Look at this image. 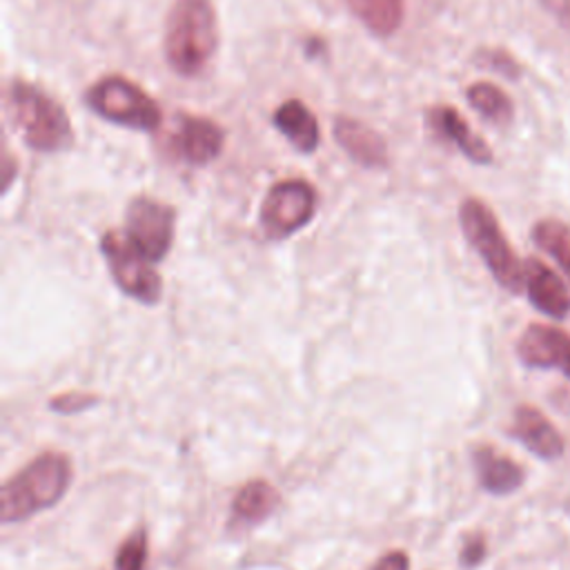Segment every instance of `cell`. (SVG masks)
Returning <instances> with one entry per match:
<instances>
[{
	"instance_id": "17",
	"label": "cell",
	"mask_w": 570,
	"mask_h": 570,
	"mask_svg": "<svg viewBox=\"0 0 570 570\" xmlns=\"http://www.w3.org/2000/svg\"><path fill=\"white\" fill-rule=\"evenodd\" d=\"M274 125L298 151L312 154L318 147V122L301 100H285L274 111Z\"/></svg>"
},
{
	"instance_id": "26",
	"label": "cell",
	"mask_w": 570,
	"mask_h": 570,
	"mask_svg": "<svg viewBox=\"0 0 570 570\" xmlns=\"http://www.w3.org/2000/svg\"><path fill=\"white\" fill-rule=\"evenodd\" d=\"M541 4L554 13L561 22L570 24V0H541Z\"/></svg>"
},
{
	"instance_id": "1",
	"label": "cell",
	"mask_w": 570,
	"mask_h": 570,
	"mask_svg": "<svg viewBox=\"0 0 570 570\" xmlns=\"http://www.w3.org/2000/svg\"><path fill=\"white\" fill-rule=\"evenodd\" d=\"M71 483V463L62 452H45L29 461L0 490V517L4 523L24 521L56 505Z\"/></svg>"
},
{
	"instance_id": "11",
	"label": "cell",
	"mask_w": 570,
	"mask_h": 570,
	"mask_svg": "<svg viewBox=\"0 0 570 570\" xmlns=\"http://www.w3.org/2000/svg\"><path fill=\"white\" fill-rule=\"evenodd\" d=\"M523 289L530 303L550 318H566L570 314V289L561 276L539 261L537 256L525 258L523 263Z\"/></svg>"
},
{
	"instance_id": "9",
	"label": "cell",
	"mask_w": 570,
	"mask_h": 570,
	"mask_svg": "<svg viewBox=\"0 0 570 570\" xmlns=\"http://www.w3.org/2000/svg\"><path fill=\"white\" fill-rule=\"evenodd\" d=\"M517 356L528 367H552L570 379V334L554 325H528L517 341Z\"/></svg>"
},
{
	"instance_id": "4",
	"label": "cell",
	"mask_w": 570,
	"mask_h": 570,
	"mask_svg": "<svg viewBox=\"0 0 570 570\" xmlns=\"http://www.w3.org/2000/svg\"><path fill=\"white\" fill-rule=\"evenodd\" d=\"M9 109L22 140L36 151H62L71 145L73 131L60 102L40 87L13 80L9 87Z\"/></svg>"
},
{
	"instance_id": "5",
	"label": "cell",
	"mask_w": 570,
	"mask_h": 570,
	"mask_svg": "<svg viewBox=\"0 0 570 570\" xmlns=\"http://www.w3.org/2000/svg\"><path fill=\"white\" fill-rule=\"evenodd\" d=\"M87 105L100 118L129 129L154 131L160 125V109L154 98L120 76L100 78L87 91Z\"/></svg>"
},
{
	"instance_id": "2",
	"label": "cell",
	"mask_w": 570,
	"mask_h": 570,
	"mask_svg": "<svg viewBox=\"0 0 570 570\" xmlns=\"http://www.w3.org/2000/svg\"><path fill=\"white\" fill-rule=\"evenodd\" d=\"M218 45L216 13L209 0H176L165 24V58L180 76H196Z\"/></svg>"
},
{
	"instance_id": "7",
	"label": "cell",
	"mask_w": 570,
	"mask_h": 570,
	"mask_svg": "<svg viewBox=\"0 0 570 570\" xmlns=\"http://www.w3.org/2000/svg\"><path fill=\"white\" fill-rule=\"evenodd\" d=\"M314 212H316L314 187L307 180L289 178L269 187V191L263 198L258 220L265 236L272 240H278L294 234L303 225H307Z\"/></svg>"
},
{
	"instance_id": "15",
	"label": "cell",
	"mask_w": 570,
	"mask_h": 570,
	"mask_svg": "<svg viewBox=\"0 0 570 570\" xmlns=\"http://www.w3.org/2000/svg\"><path fill=\"white\" fill-rule=\"evenodd\" d=\"M428 120L441 138L456 145L472 163L476 165L492 163L490 145L470 129V125L461 118V114L454 107H448V105L432 107L428 114Z\"/></svg>"
},
{
	"instance_id": "3",
	"label": "cell",
	"mask_w": 570,
	"mask_h": 570,
	"mask_svg": "<svg viewBox=\"0 0 570 570\" xmlns=\"http://www.w3.org/2000/svg\"><path fill=\"white\" fill-rule=\"evenodd\" d=\"M461 229L481 256L494 281L510 294L523 292V265L514 249L510 247L494 212L479 198H465L459 207Z\"/></svg>"
},
{
	"instance_id": "21",
	"label": "cell",
	"mask_w": 570,
	"mask_h": 570,
	"mask_svg": "<svg viewBox=\"0 0 570 570\" xmlns=\"http://www.w3.org/2000/svg\"><path fill=\"white\" fill-rule=\"evenodd\" d=\"M147 563V532L140 528L127 541L120 543L114 568L116 570H145Z\"/></svg>"
},
{
	"instance_id": "16",
	"label": "cell",
	"mask_w": 570,
	"mask_h": 570,
	"mask_svg": "<svg viewBox=\"0 0 570 570\" xmlns=\"http://www.w3.org/2000/svg\"><path fill=\"white\" fill-rule=\"evenodd\" d=\"M278 505H281L278 490L263 479H252L234 497L232 519L240 525H256L267 517H272Z\"/></svg>"
},
{
	"instance_id": "6",
	"label": "cell",
	"mask_w": 570,
	"mask_h": 570,
	"mask_svg": "<svg viewBox=\"0 0 570 570\" xmlns=\"http://www.w3.org/2000/svg\"><path fill=\"white\" fill-rule=\"evenodd\" d=\"M100 249L105 254L109 272L116 285L120 287V292L147 305L158 303L163 292V281L149 265L151 261H147L138 252V247L129 240L125 232H116V229L105 232L100 238Z\"/></svg>"
},
{
	"instance_id": "8",
	"label": "cell",
	"mask_w": 570,
	"mask_h": 570,
	"mask_svg": "<svg viewBox=\"0 0 570 570\" xmlns=\"http://www.w3.org/2000/svg\"><path fill=\"white\" fill-rule=\"evenodd\" d=\"M125 218V234L138 252L151 263L163 261L174 240L176 212L156 198L136 196L129 203Z\"/></svg>"
},
{
	"instance_id": "23",
	"label": "cell",
	"mask_w": 570,
	"mask_h": 570,
	"mask_svg": "<svg viewBox=\"0 0 570 570\" xmlns=\"http://www.w3.org/2000/svg\"><path fill=\"white\" fill-rule=\"evenodd\" d=\"M481 58H483V65H485V67H492L494 71H499V73H503V76H508V78H517V76L521 73V69H519V65L514 62V58L508 56V53L501 51V49H488V51L481 53Z\"/></svg>"
},
{
	"instance_id": "25",
	"label": "cell",
	"mask_w": 570,
	"mask_h": 570,
	"mask_svg": "<svg viewBox=\"0 0 570 570\" xmlns=\"http://www.w3.org/2000/svg\"><path fill=\"white\" fill-rule=\"evenodd\" d=\"M372 570H410V559L403 550H392L383 554Z\"/></svg>"
},
{
	"instance_id": "14",
	"label": "cell",
	"mask_w": 570,
	"mask_h": 570,
	"mask_svg": "<svg viewBox=\"0 0 570 570\" xmlns=\"http://www.w3.org/2000/svg\"><path fill=\"white\" fill-rule=\"evenodd\" d=\"M334 138L345 149L350 158L365 167H385L387 165V145L379 131L367 127L361 120L338 116L334 120Z\"/></svg>"
},
{
	"instance_id": "20",
	"label": "cell",
	"mask_w": 570,
	"mask_h": 570,
	"mask_svg": "<svg viewBox=\"0 0 570 570\" xmlns=\"http://www.w3.org/2000/svg\"><path fill=\"white\" fill-rule=\"evenodd\" d=\"M468 102L485 120L494 125H508L514 116V105L510 96L494 82H474L468 87Z\"/></svg>"
},
{
	"instance_id": "13",
	"label": "cell",
	"mask_w": 570,
	"mask_h": 570,
	"mask_svg": "<svg viewBox=\"0 0 570 570\" xmlns=\"http://www.w3.org/2000/svg\"><path fill=\"white\" fill-rule=\"evenodd\" d=\"M472 463H474V472L481 488L488 490L490 494H497V497L512 494L523 485V479H525L523 468L492 445H485V443L476 445L472 450Z\"/></svg>"
},
{
	"instance_id": "19",
	"label": "cell",
	"mask_w": 570,
	"mask_h": 570,
	"mask_svg": "<svg viewBox=\"0 0 570 570\" xmlns=\"http://www.w3.org/2000/svg\"><path fill=\"white\" fill-rule=\"evenodd\" d=\"M347 4L376 36H390L403 18V0H347Z\"/></svg>"
},
{
	"instance_id": "12",
	"label": "cell",
	"mask_w": 570,
	"mask_h": 570,
	"mask_svg": "<svg viewBox=\"0 0 570 570\" xmlns=\"http://www.w3.org/2000/svg\"><path fill=\"white\" fill-rule=\"evenodd\" d=\"M510 434L534 456L554 461L563 454V439L552 421L532 405H519L512 416Z\"/></svg>"
},
{
	"instance_id": "24",
	"label": "cell",
	"mask_w": 570,
	"mask_h": 570,
	"mask_svg": "<svg viewBox=\"0 0 570 570\" xmlns=\"http://www.w3.org/2000/svg\"><path fill=\"white\" fill-rule=\"evenodd\" d=\"M485 539L481 534L470 537L463 548H461V566L465 568H476L485 559Z\"/></svg>"
},
{
	"instance_id": "10",
	"label": "cell",
	"mask_w": 570,
	"mask_h": 570,
	"mask_svg": "<svg viewBox=\"0 0 570 570\" xmlns=\"http://www.w3.org/2000/svg\"><path fill=\"white\" fill-rule=\"evenodd\" d=\"M225 142V131L209 118L180 116L171 131V149L189 165H205L214 160Z\"/></svg>"
},
{
	"instance_id": "18",
	"label": "cell",
	"mask_w": 570,
	"mask_h": 570,
	"mask_svg": "<svg viewBox=\"0 0 570 570\" xmlns=\"http://www.w3.org/2000/svg\"><path fill=\"white\" fill-rule=\"evenodd\" d=\"M532 240L570 278V225L559 218H541L532 227Z\"/></svg>"
},
{
	"instance_id": "22",
	"label": "cell",
	"mask_w": 570,
	"mask_h": 570,
	"mask_svg": "<svg viewBox=\"0 0 570 570\" xmlns=\"http://www.w3.org/2000/svg\"><path fill=\"white\" fill-rule=\"evenodd\" d=\"M100 399L96 394H89V392H65V394L53 396L49 401V407L58 414H78V412L89 410Z\"/></svg>"
}]
</instances>
